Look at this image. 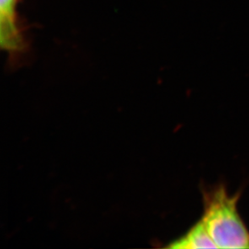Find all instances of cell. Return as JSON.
I'll use <instances>...</instances> for the list:
<instances>
[{
    "label": "cell",
    "instance_id": "3957f363",
    "mask_svg": "<svg viewBox=\"0 0 249 249\" xmlns=\"http://www.w3.org/2000/svg\"><path fill=\"white\" fill-rule=\"evenodd\" d=\"M169 249H216L202 222L198 220L181 237L174 240Z\"/></svg>",
    "mask_w": 249,
    "mask_h": 249
},
{
    "label": "cell",
    "instance_id": "6da1fadb",
    "mask_svg": "<svg viewBox=\"0 0 249 249\" xmlns=\"http://www.w3.org/2000/svg\"><path fill=\"white\" fill-rule=\"evenodd\" d=\"M199 219L216 249H249V231L238 212L240 194H228L223 185L202 191Z\"/></svg>",
    "mask_w": 249,
    "mask_h": 249
},
{
    "label": "cell",
    "instance_id": "7a4b0ae2",
    "mask_svg": "<svg viewBox=\"0 0 249 249\" xmlns=\"http://www.w3.org/2000/svg\"><path fill=\"white\" fill-rule=\"evenodd\" d=\"M19 1L0 0V45L9 55L12 63L20 61L29 50L17 14Z\"/></svg>",
    "mask_w": 249,
    "mask_h": 249
}]
</instances>
